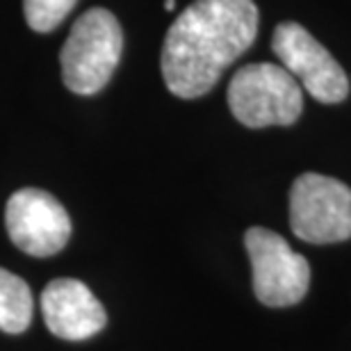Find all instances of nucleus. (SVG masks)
I'll use <instances>...</instances> for the list:
<instances>
[{
  "label": "nucleus",
  "mask_w": 351,
  "mask_h": 351,
  "mask_svg": "<svg viewBox=\"0 0 351 351\" xmlns=\"http://www.w3.org/2000/svg\"><path fill=\"white\" fill-rule=\"evenodd\" d=\"M46 326L62 340H87L108 324V315L91 290L75 278H55L41 292Z\"/></svg>",
  "instance_id": "nucleus-8"
},
{
  "label": "nucleus",
  "mask_w": 351,
  "mask_h": 351,
  "mask_svg": "<svg viewBox=\"0 0 351 351\" xmlns=\"http://www.w3.org/2000/svg\"><path fill=\"white\" fill-rule=\"evenodd\" d=\"M75 7V0H23L27 25L34 32H53Z\"/></svg>",
  "instance_id": "nucleus-10"
},
{
  "label": "nucleus",
  "mask_w": 351,
  "mask_h": 351,
  "mask_svg": "<svg viewBox=\"0 0 351 351\" xmlns=\"http://www.w3.org/2000/svg\"><path fill=\"white\" fill-rule=\"evenodd\" d=\"M32 292L23 278L0 267V331L23 333L32 322Z\"/></svg>",
  "instance_id": "nucleus-9"
},
{
  "label": "nucleus",
  "mask_w": 351,
  "mask_h": 351,
  "mask_svg": "<svg viewBox=\"0 0 351 351\" xmlns=\"http://www.w3.org/2000/svg\"><path fill=\"white\" fill-rule=\"evenodd\" d=\"M244 244L254 269V292L261 304L285 308L306 297L311 285V267L278 233L261 226L249 228Z\"/></svg>",
  "instance_id": "nucleus-5"
},
{
  "label": "nucleus",
  "mask_w": 351,
  "mask_h": 351,
  "mask_svg": "<svg viewBox=\"0 0 351 351\" xmlns=\"http://www.w3.org/2000/svg\"><path fill=\"white\" fill-rule=\"evenodd\" d=\"M173 7H176V3H173V0H167V3H165V10H173Z\"/></svg>",
  "instance_id": "nucleus-11"
},
{
  "label": "nucleus",
  "mask_w": 351,
  "mask_h": 351,
  "mask_svg": "<svg viewBox=\"0 0 351 351\" xmlns=\"http://www.w3.org/2000/svg\"><path fill=\"white\" fill-rule=\"evenodd\" d=\"M271 48L285 71L294 80L299 78L315 101L335 105L349 96V78L345 69L304 25L294 21L276 25Z\"/></svg>",
  "instance_id": "nucleus-6"
},
{
  "label": "nucleus",
  "mask_w": 351,
  "mask_h": 351,
  "mask_svg": "<svg viewBox=\"0 0 351 351\" xmlns=\"http://www.w3.org/2000/svg\"><path fill=\"white\" fill-rule=\"evenodd\" d=\"M5 226L14 247L34 258L60 254L71 237V219L64 206L37 187H23L10 196Z\"/></svg>",
  "instance_id": "nucleus-7"
},
{
  "label": "nucleus",
  "mask_w": 351,
  "mask_h": 351,
  "mask_svg": "<svg viewBox=\"0 0 351 351\" xmlns=\"http://www.w3.org/2000/svg\"><path fill=\"white\" fill-rule=\"evenodd\" d=\"M290 226L304 242L333 244L351 237V189L338 178L301 173L290 189Z\"/></svg>",
  "instance_id": "nucleus-4"
},
{
  "label": "nucleus",
  "mask_w": 351,
  "mask_h": 351,
  "mask_svg": "<svg viewBox=\"0 0 351 351\" xmlns=\"http://www.w3.org/2000/svg\"><path fill=\"white\" fill-rule=\"evenodd\" d=\"M123 53V30L117 16L103 7L75 21L60 53L64 85L80 96L98 94L114 75Z\"/></svg>",
  "instance_id": "nucleus-2"
},
{
  "label": "nucleus",
  "mask_w": 351,
  "mask_h": 351,
  "mask_svg": "<svg viewBox=\"0 0 351 351\" xmlns=\"http://www.w3.org/2000/svg\"><path fill=\"white\" fill-rule=\"evenodd\" d=\"M258 34L254 0H194L165 37L162 78L178 98L206 96Z\"/></svg>",
  "instance_id": "nucleus-1"
},
{
  "label": "nucleus",
  "mask_w": 351,
  "mask_h": 351,
  "mask_svg": "<svg viewBox=\"0 0 351 351\" xmlns=\"http://www.w3.org/2000/svg\"><path fill=\"white\" fill-rule=\"evenodd\" d=\"M228 108L247 128L292 125L304 110L299 82L283 66L258 62L247 64L228 85Z\"/></svg>",
  "instance_id": "nucleus-3"
}]
</instances>
